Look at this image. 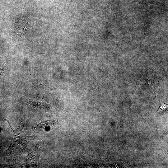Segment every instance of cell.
<instances>
[{"mask_svg":"<svg viewBox=\"0 0 168 168\" xmlns=\"http://www.w3.org/2000/svg\"><path fill=\"white\" fill-rule=\"evenodd\" d=\"M168 108V105L161 102L157 111L158 113H161L166 110Z\"/></svg>","mask_w":168,"mask_h":168,"instance_id":"4","label":"cell"},{"mask_svg":"<svg viewBox=\"0 0 168 168\" xmlns=\"http://www.w3.org/2000/svg\"><path fill=\"white\" fill-rule=\"evenodd\" d=\"M40 154L39 145L38 143L33 151L24 158V164L29 167L38 166Z\"/></svg>","mask_w":168,"mask_h":168,"instance_id":"2","label":"cell"},{"mask_svg":"<svg viewBox=\"0 0 168 168\" xmlns=\"http://www.w3.org/2000/svg\"><path fill=\"white\" fill-rule=\"evenodd\" d=\"M13 138L11 145L7 150L9 153H14L24 148L29 137L25 133L24 126L21 123L16 130H13Z\"/></svg>","mask_w":168,"mask_h":168,"instance_id":"1","label":"cell"},{"mask_svg":"<svg viewBox=\"0 0 168 168\" xmlns=\"http://www.w3.org/2000/svg\"><path fill=\"white\" fill-rule=\"evenodd\" d=\"M57 122L55 120H48L41 122L37 124L36 126V128H40L51 126L56 124Z\"/></svg>","mask_w":168,"mask_h":168,"instance_id":"3","label":"cell"}]
</instances>
